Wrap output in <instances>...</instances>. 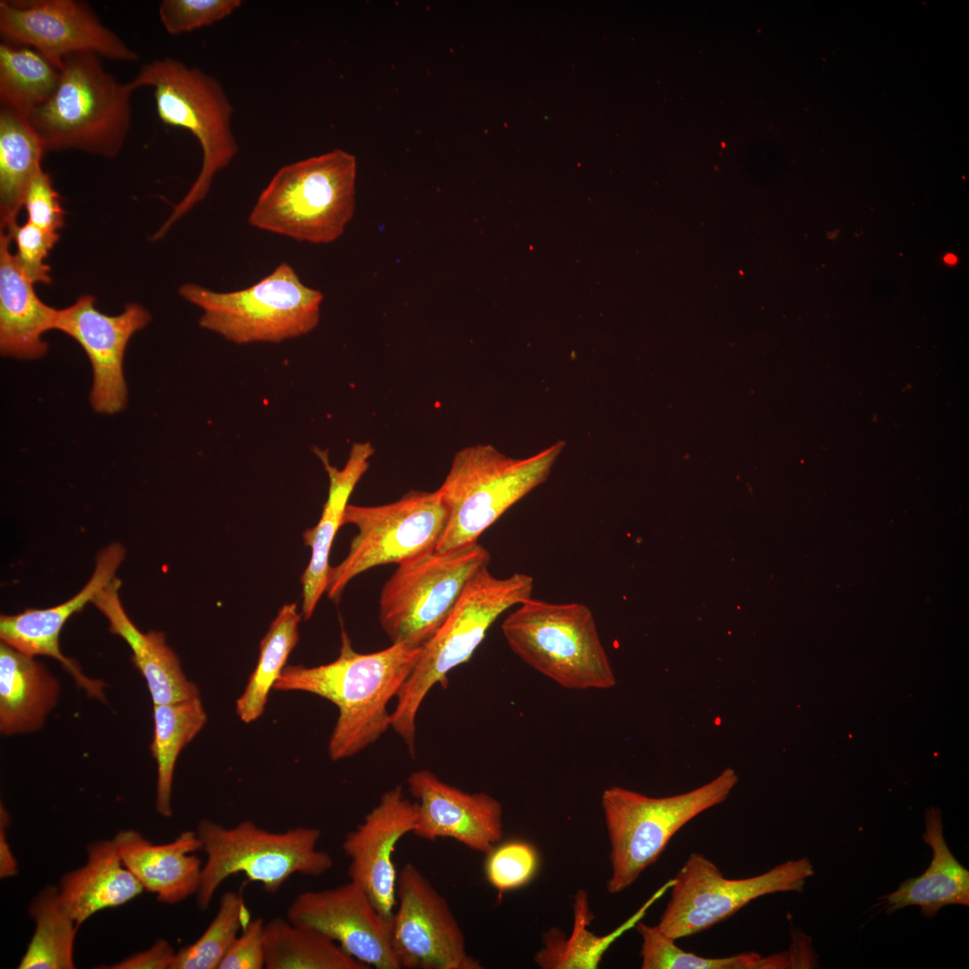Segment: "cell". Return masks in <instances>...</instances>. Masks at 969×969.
<instances>
[{"instance_id":"cell-1","label":"cell","mask_w":969,"mask_h":969,"mask_svg":"<svg viewBox=\"0 0 969 969\" xmlns=\"http://www.w3.org/2000/svg\"><path fill=\"white\" fill-rule=\"evenodd\" d=\"M421 649L391 643L379 651L360 653L342 631L335 660L315 667L287 666L274 689L313 694L336 706L338 717L327 752L332 760H342L367 748L391 728L388 703L410 676Z\"/></svg>"},{"instance_id":"cell-2","label":"cell","mask_w":969,"mask_h":969,"mask_svg":"<svg viewBox=\"0 0 969 969\" xmlns=\"http://www.w3.org/2000/svg\"><path fill=\"white\" fill-rule=\"evenodd\" d=\"M533 588V578L526 573L497 578L488 567L471 578L447 619L422 646L413 671L396 697L391 728L412 755L416 717L427 694L436 685L446 687L449 672L467 662L494 621L531 598Z\"/></svg>"},{"instance_id":"cell-3","label":"cell","mask_w":969,"mask_h":969,"mask_svg":"<svg viewBox=\"0 0 969 969\" xmlns=\"http://www.w3.org/2000/svg\"><path fill=\"white\" fill-rule=\"evenodd\" d=\"M129 82L135 90L144 86L152 88L160 120L167 126L188 131L202 150L200 171L189 190L153 235V240H158L205 198L216 174L236 156L238 144L231 123L233 107L215 77L171 57L143 65Z\"/></svg>"},{"instance_id":"cell-4","label":"cell","mask_w":969,"mask_h":969,"mask_svg":"<svg viewBox=\"0 0 969 969\" xmlns=\"http://www.w3.org/2000/svg\"><path fill=\"white\" fill-rule=\"evenodd\" d=\"M564 446L559 441L523 458L506 456L490 444L458 451L437 490L447 523L435 550L477 543L505 511L546 481Z\"/></svg>"},{"instance_id":"cell-5","label":"cell","mask_w":969,"mask_h":969,"mask_svg":"<svg viewBox=\"0 0 969 969\" xmlns=\"http://www.w3.org/2000/svg\"><path fill=\"white\" fill-rule=\"evenodd\" d=\"M356 176V158L341 149L287 164L259 194L249 223L298 241L333 242L354 215Z\"/></svg>"},{"instance_id":"cell-6","label":"cell","mask_w":969,"mask_h":969,"mask_svg":"<svg viewBox=\"0 0 969 969\" xmlns=\"http://www.w3.org/2000/svg\"><path fill=\"white\" fill-rule=\"evenodd\" d=\"M130 82L120 83L100 57H66L50 99L27 118L48 151L78 150L115 157L131 127Z\"/></svg>"},{"instance_id":"cell-7","label":"cell","mask_w":969,"mask_h":969,"mask_svg":"<svg viewBox=\"0 0 969 969\" xmlns=\"http://www.w3.org/2000/svg\"><path fill=\"white\" fill-rule=\"evenodd\" d=\"M738 782L737 772L727 767L707 783L668 797H650L620 786L606 789L601 807L610 842L608 893L631 886L684 825L724 802Z\"/></svg>"},{"instance_id":"cell-8","label":"cell","mask_w":969,"mask_h":969,"mask_svg":"<svg viewBox=\"0 0 969 969\" xmlns=\"http://www.w3.org/2000/svg\"><path fill=\"white\" fill-rule=\"evenodd\" d=\"M511 650L530 668L570 690H606L615 675L591 610L581 603L532 597L503 621Z\"/></svg>"},{"instance_id":"cell-9","label":"cell","mask_w":969,"mask_h":969,"mask_svg":"<svg viewBox=\"0 0 969 969\" xmlns=\"http://www.w3.org/2000/svg\"><path fill=\"white\" fill-rule=\"evenodd\" d=\"M196 833L206 860L196 893L200 910H206L220 886L243 874L269 894H275L293 875L319 877L333 867L332 856L318 848L321 831L294 827L271 832L250 820L224 826L203 819Z\"/></svg>"},{"instance_id":"cell-10","label":"cell","mask_w":969,"mask_h":969,"mask_svg":"<svg viewBox=\"0 0 969 969\" xmlns=\"http://www.w3.org/2000/svg\"><path fill=\"white\" fill-rule=\"evenodd\" d=\"M179 292L202 310V327L240 345L278 343L310 332L319 324L323 301L322 292L304 284L287 262L239 291L185 284Z\"/></svg>"},{"instance_id":"cell-11","label":"cell","mask_w":969,"mask_h":969,"mask_svg":"<svg viewBox=\"0 0 969 969\" xmlns=\"http://www.w3.org/2000/svg\"><path fill=\"white\" fill-rule=\"evenodd\" d=\"M478 542L398 564L380 597L379 620L392 644L423 646L447 619L471 578L488 567Z\"/></svg>"},{"instance_id":"cell-12","label":"cell","mask_w":969,"mask_h":969,"mask_svg":"<svg viewBox=\"0 0 969 969\" xmlns=\"http://www.w3.org/2000/svg\"><path fill=\"white\" fill-rule=\"evenodd\" d=\"M447 523L437 492L410 491L377 506L348 504L343 524L356 527L346 556L330 567L327 593L337 602L356 576L379 565L401 564L434 551Z\"/></svg>"},{"instance_id":"cell-13","label":"cell","mask_w":969,"mask_h":969,"mask_svg":"<svg viewBox=\"0 0 969 969\" xmlns=\"http://www.w3.org/2000/svg\"><path fill=\"white\" fill-rule=\"evenodd\" d=\"M814 874L810 860L802 857L757 876L726 878L710 859L692 852L672 878L670 899L657 926L676 941L688 938L722 922L761 896L802 892Z\"/></svg>"},{"instance_id":"cell-14","label":"cell","mask_w":969,"mask_h":969,"mask_svg":"<svg viewBox=\"0 0 969 969\" xmlns=\"http://www.w3.org/2000/svg\"><path fill=\"white\" fill-rule=\"evenodd\" d=\"M0 34L3 40L34 48L58 69L66 57L80 53L122 62L139 59L83 1L1 0Z\"/></svg>"},{"instance_id":"cell-15","label":"cell","mask_w":969,"mask_h":969,"mask_svg":"<svg viewBox=\"0 0 969 969\" xmlns=\"http://www.w3.org/2000/svg\"><path fill=\"white\" fill-rule=\"evenodd\" d=\"M390 940L400 969H481L446 898L413 863L397 882Z\"/></svg>"},{"instance_id":"cell-16","label":"cell","mask_w":969,"mask_h":969,"mask_svg":"<svg viewBox=\"0 0 969 969\" xmlns=\"http://www.w3.org/2000/svg\"><path fill=\"white\" fill-rule=\"evenodd\" d=\"M286 919L333 940L369 968L400 969L391 947L389 921L354 881L298 894Z\"/></svg>"},{"instance_id":"cell-17","label":"cell","mask_w":969,"mask_h":969,"mask_svg":"<svg viewBox=\"0 0 969 969\" xmlns=\"http://www.w3.org/2000/svg\"><path fill=\"white\" fill-rule=\"evenodd\" d=\"M95 299L83 295L57 310L54 328L74 338L86 353L93 372L90 401L100 413L115 414L127 399L123 359L130 337L150 321L141 305L129 303L118 315L109 316L95 308Z\"/></svg>"},{"instance_id":"cell-18","label":"cell","mask_w":969,"mask_h":969,"mask_svg":"<svg viewBox=\"0 0 969 969\" xmlns=\"http://www.w3.org/2000/svg\"><path fill=\"white\" fill-rule=\"evenodd\" d=\"M417 802L399 785L385 791L378 804L345 837L351 881L362 886L382 917L390 921L397 904V874L393 855L399 840L412 833Z\"/></svg>"},{"instance_id":"cell-19","label":"cell","mask_w":969,"mask_h":969,"mask_svg":"<svg viewBox=\"0 0 969 969\" xmlns=\"http://www.w3.org/2000/svg\"><path fill=\"white\" fill-rule=\"evenodd\" d=\"M417 802L412 834L424 840L451 838L487 854L503 835L502 806L486 792H466L432 771H414L406 780Z\"/></svg>"},{"instance_id":"cell-20","label":"cell","mask_w":969,"mask_h":969,"mask_svg":"<svg viewBox=\"0 0 969 969\" xmlns=\"http://www.w3.org/2000/svg\"><path fill=\"white\" fill-rule=\"evenodd\" d=\"M124 557L125 548L121 545H109L98 554L89 581L68 600L45 609L31 608L17 615H2L1 642L31 657L39 655L55 659L90 696L102 699L104 684L86 677L74 660L62 653L59 637L66 621L89 601L92 602L96 595L115 579Z\"/></svg>"},{"instance_id":"cell-21","label":"cell","mask_w":969,"mask_h":969,"mask_svg":"<svg viewBox=\"0 0 969 969\" xmlns=\"http://www.w3.org/2000/svg\"><path fill=\"white\" fill-rule=\"evenodd\" d=\"M112 842L125 866L160 902L174 904L196 895L203 865L194 854L201 851L196 831L186 830L172 842L157 844L135 830H124Z\"/></svg>"},{"instance_id":"cell-22","label":"cell","mask_w":969,"mask_h":969,"mask_svg":"<svg viewBox=\"0 0 969 969\" xmlns=\"http://www.w3.org/2000/svg\"><path fill=\"white\" fill-rule=\"evenodd\" d=\"M315 452L324 465L329 486L327 499L318 523L302 534L304 544L311 551L310 562L301 577V615L304 619L312 616L321 596L327 591L333 541L339 528L344 525V515L349 498L367 471L374 449L369 442L353 444L342 469L330 464L326 451L316 449Z\"/></svg>"},{"instance_id":"cell-23","label":"cell","mask_w":969,"mask_h":969,"mask_svg":"<svg viewBox=\"0 0 969 969\" xmlns=\"http://www.w3.org/2000/svg\"><path fill=\"white\" fill-rule=\"evenodd\" d=\"M120 584L119 580H112L92 603L106 616L109 631L120 636L131 649L132 662L144 678L153 705L199 697L198 687L187 678L163 633H143L129 618L119 598Z\"/></svg>"},{"instance_id":"cell-24","label":"cell","mask_w":969,"mask_h":969,"mask_svg":"<svg viewBox=\"0 0 969 969\" xmlns=\"http://www.w3.org/2000/svg\"><path fill=\"white\" fill-rule=\"evenodd\" d=\"M12 238L0 234V350L4 356L31 360L43 356L42 335L54 328L57 309L36 294L10 250Z\"/></svg>"},{"instance_id":"cell-25","label":"cell","mask_w":969,"mask_h":969,"mask_svg":"<svg viewBox=\"0 0 969 969\" xmlns=\"http://www.w3.org/2000/svg\"><path fill=\"white\" fill-rule=\"evenodd\" d=\"M922 839L932 850L930 865L921 876L904 880L895 891L879 898L887 914L916 905L923 916L931 919L944 906L969 905V871L958 862L946 842L938 808L926 811Z\"/></svg>"},{"instance_id":"cell-26","label":"cell","mask_w":969,"mask_h":969,"mask_svg":"<svg viewBox=\"0 0 969 969\" xmlns=\"http://www.w3.org/2000/svg\"><path fill=\"white\" fill-rule=\"evenodd\" d=\"M143 886L125 866L112 841L88 847L86 863L65 874L57 888L59 904L80 927L94 913L125 904Z\"/></svg>"},{"instance_id":"cell-27","label":"cell","mask_w":969,"mask_h":969,"mask_svg":"<svg viewBox=\"0 0 969 969\" xmlns=\"http://www.w3.org/2000/svg\"><path fill=\"white\" fill-rule=\"evenodd\" d=\"M59 684L34 657L1 642L0 730L14 735L39 729L55 707Z\"/></svg>"},{"instance_id":"cell-28","label":"cell","mask_w":969,"mask_h":969,"mask_svg":"<svg viewBox=\"0 0 969 969\" xmlns=\"http://www.w3.org/2000/svg\"><path fill=\"white\" fill-rule=\"evenodd\" d=\"M47 152L27 118L0 109V220L1 231L17 224L27 189L42 169Z\"/></svg>"},{"instance_id":"cell-29","label":"cell","mask_w":969,"mask_h":969,"mask_svg":"<svg viewBox=\"0 0 969 969\" xmlns=\"http://www.w3.org/2000/svg\"><path fill=\"white\" fill-rule=\"evenodd\" d=\"M206 720L200 697L153 705V736L150 750L157 766L155 808L162 816L169 817L172 814V782L178 757Z\"/></svg>"},{"instance_id":"cell-30","label":"cell","mask_w":969,"mask_h":969,"mask_svg":"<svg viewBox=\"0 0 969 969\" xmlns=\"http://www.w3.org/2000/svg\"><path fill=\"white\" fill-rule=\"evenodd\" d=\"M266 969H369L336 942L288 919L265 922Z\"/></svg>"},{"instance_id":"cell-31","label":"cell","mask_w":969,"mask_h":969,"mask_svg":"<svg viewBox=\"0 0 969 969\" xmlns=\"http://www.w3.org/2000/svg\"><path fill=\"white\" fill-rule=\"evenodd\" d=\"M60 69L34 48L6 40L0 44V103L25 118L55 92Z\"/></svg>"},{"instance_id":"cell-32","label":"cell","mask_w":969,"mask_h":969,"mask_svg":"<svg viewBox=\"0 0 969 969\" xmlns=\"http://www.w3.org/2000/svg\"><path fill=\"white\" fill-rule=\"evenodd\" d=\"M301 615L296 603L284 605L261 639L256 668L236 702V713L241 721L250 723L264 713L270 690L299 642Z\"/></svg>"},{"instance_id":"cell-33","label":"cell","mask_w":969,"mask_h":969,"mask_svg":"<svg viewBox=\"0 0 969 969\" xmlns=\"http://www.w3.org/2000/svg\"><path fill=\"white\" fill-rule=\"evenodd\" d=\"M35 931L19 963V969H72L77 929L59 904L57 888L43 889L31 902Z\"/></svg>"},{"instance_id":"cell-34","label":"cell","mask_w":969,"mask_h":969,"mask_svg":"<svg viewBox=\"0 0 969 969\" xmlns=\"http://www.w3.org/2000/svg\"><path fill=\"white\" fill-rule=\"evenodd\" d=\"M660 896L658 891L629 921L610 935L603 938L585 930L590 921L587 907V894L580 891L576 896L575 927L570 938L560 931L551 930L544 937L545 947L537 953L535 961L542 968H597L603 953L619 935L637 923L648 907Z\"/></svg>"},{"instance_id":"cell-35","label":"cell","mask_w":969,"mask_h":969,"mask_svg":"<svg viewBox=\"0 0 969 969\" xmlns=\"http://www.w3.org/2000/svg\"><path fill=\"white\" fill-rule=\"evenodd\" d=\"M642 937V969H783L790 965L786 951L762 956L743 952L726 957H704L681 949L657 925L637 922Z\"/></svg>"},{"instance_id":"cell-36","label":"cell","mask_w":969,"mask_h":969,"mask_svg":"<svg viewBox=\"0 0 969 969\" xmlns=\"http://www.w3.org/2000/svg\"><path fill=\"white\" fill-rule=\"evenodd\" d=\"M251 920L242 895L227 891L202 935L174 955L170 969H218L229 947Z\"/></svg>"},{"instance_id":"cell-37","label":"cell","mask_w":969,"mask_h":969,"mask_svg":"<svg viewBox=\"0 0 969 969\" xmlns=\"http://www.w3.org/2000/svg\"><path fill=\"white\" fill-rule=\"evenodd\" d=\"M539 855L536 847L523 840L496 844L486 854L484 872L500 895L528 884L537 872Z\"/></svg>"},{"instance_id":"cell-38","label":"cell","mask_w":969,"mask_h":969,"mask_svg":"<svg viewBox=\"0 0 969 969\" xmlns=\"http://www.w3.org/2000/svg\"><path fill=\"white\" fill-rule=\"evenodd\" d=\"M240 0H163L159 19L170 35H180L212 25L230 16Z\"/></svg>"},{"instance_id":"cell-39","label":"cell","mask_w":969,"mask_h":969,"mask_svg":"<svg viewBox=\"0 0 969 969\" xmlns=\"http://www.w3.org/2000/svg\"><path fill=\"white\" fill-rule=\"evenodd\" d=\"M7 231L16 244L15 258L23 274L34 283L50 284V267L45 264L48 252L57 242L58 233L44 231L27 222Z\"/></svg>"},{"instance_id":"cell-40","label":"cell","mask_w":969,"mask_h":969,"mask_svg":"<svg viewBox=\"0 0 969 969\" xmlns=\"http://www.w3.org/2000/svg\"><path fill=\"white\" fill-rule=\"evenodd\" d=\"M23 206L28 215L27 222L49 232L58 233L57 231L62 228L65 212L50 175L42 169L31 180Z\"/></svg>"},{"instance_id":"cell-41","label":"cell","mask_w":969,"mask_h":969,"mask_svg":"<svg viewBox=\"0 0 969 969\" xmlns=\"http://www.w3.org/2000/svg\"><path fill=\"white\" fill-rule=\"evenodd\" d=\"M264 928L261 918L251 919L229 947L218 969L265 968Z\"/></svg>"},{"instance_id":"cell-42","label":"cell","mask_w":969,"mask_h":969,"mask_svg":"<svg viewBox=\"0 0 969 969\" xmlns=\"http://www.w3.org/2000/svg\"><path fill=\"white\" fill-rule=\"evenodd\" d=\"M176 951L164 940H157L149 949L136 953L119 963L109 966L112 969H170Z\"/></svg>"},{"instance_id":"cell-43","label":"cell","mask_w":969,"mask_h":969,"mask_svg":"<svg viewBox=\"0 0 969 969\" xmlns=\"http://www.w3.org/2000/svg\"><path fill=\"white\" fill-rule=\"evenodd\" d=\"M9 823L8 814L1 808L0 827V876L2 878L12 877L17 873V865L12 854L11 848L6 840V828Z\"/></svg>"},{"instance_id":"cell-44","label":"cell","mask_w":969,"mask_h":969,"mask_svg":"<svg viewBox=\"0 0 969 969\" xmlns=\"http://www.w3.org/2000/svg\"><path fill=\"white\" fill-rule=\"evenodd\" d=\"M945 261L948 264H955L956 262V258L954 255L948 254L945 257Z\"/></svg>"}]
</instances>
